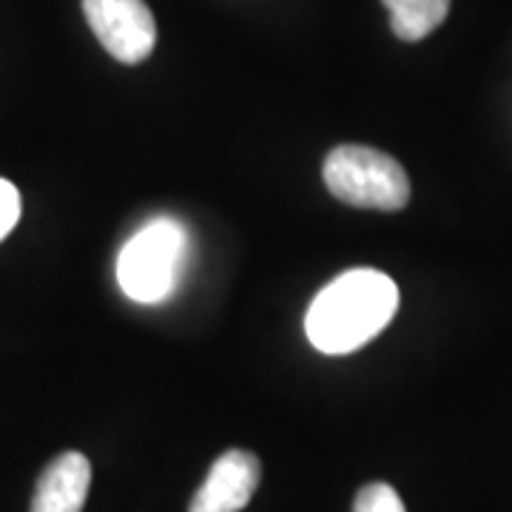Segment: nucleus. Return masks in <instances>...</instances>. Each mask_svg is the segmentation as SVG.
<instances>
[{"instance_id":"f257e3e1","label":"nucleus","mask_w":512,"mask_h":512,"mask_svg":"<svg viewBox=\"0 0 512 512\" xmlns=\"http://www.w3.org/2000/svg\"><path fill=\"white\" fill-rule=\"evenodd\" d=\"M396 311V282L373 268H353L316 293L305 316V333L319 353L348 356L379 336Z\"/></svg>"},{"instance_id":"f03ea898","label":"nucleus","mask_w":512,"mask_h":512,"mask_svg":"<svg viewBox=\"0 0 512 512\" xmlns=\"http://www.w3.org/2000/svg\"><path fill=\"white\" fill-rule=\"evenodd\" d=\"M185 254L188 234L180 222L168 217L148 222L117 256V282L128 299L140 305H157L177 288Z\"/></svg>"},{"instance_id":"7ed1b4c3","label":"nucleus","mask_w":512,"mask_h":512,"mask_svg":"<svg viewBox=\"0 0 512 512\" xmlns=\"http://www.w3.org/2000/svg\"><path fill=\"white\" fill-rule=\"evenodd\" d=\"M328 191L345 205L367 211H402L410 202V180L399 160L370 146H339L322 165Z\"/></svg>"},{"instance_id":"20e7f679","label":"nucleus","mask_w":512,"mask_h":512,"mask_svg":"<svg viewBox=\"0 0 512 512\" xmlns=\"http://www.w3.org/2000/svg\"><path fill=\"white\" fill-rule=\"evenodd\" d=\"M94 37L114 60L137 66L157 46V23L146 0H83Z\"/></svg>"},{"instance_id":"39448f33","label":"nucleus","mask_w":512,"mask_h":512,"mask_svg":"<svg viewBox=\"0 0 512 512\" xmlns=\"http://www.w3.org/2000/svg\"><path fill=\"white\" fill-rule=\"evenodd\" d=\"M262 478V464L248 450H228L222 453L208 478L202 481L197 495L191 498L188 512H239L254 498Z\"/></svg>"},{"instance_id":"423d86ee","label":"nucleus","mask_w":512,"mask_h":512,"mask_svg":"<svg viewBox=\"0 0 512 512\" xmlns=\"http://www.w3.org/2000/svg\"><path fill=\"white\" fill-rule=\"evenodd\" d=\"M92 487V464L77 450L57 456L37 478L29 512H83Z\"/></svg>"},{"instance_id":"0eeeda50","label":"nucleus","mask_w":512,"mask_h":512,"mask_svg":"<svg viewBox=\"0 0 512 512\" xmlns=\"http://www.w3.org/2000/svg\"><path fill=\"white\" fill-rule=\"evenodd\" d=\"M382 3L390 12L393 35L407 43L433 35L450 12V0H382Z\"/></svg>"},{"instance_id":"6e6552de","label":"nucleus","mask_w":512,"mask_h":512,"mask_svg":"<svg viewBox=\"0 0 512 512\" xmlns=\"http://www.w3.org/2000/svg\"><path fill=\"white\" fill-rule=\"evenodd\" d=\"M353 512H407L399 493L390 484H367L356 493Z\"/></svg>"},{"instance_id":"1a4fd4ad","label":"nucleus","mask_w":512,"mask_h":512,"mask_svg":"<svg viewBox=\"0 0 512 512\" xmlns=\"http://www.w3.org/2000/svg\"><path fill=\"white\" fill-rule=\"evenodd\" d=\"M20 220V191L9 180L0 177V242L12 234Z\"/></svg>"}]
</instances>
